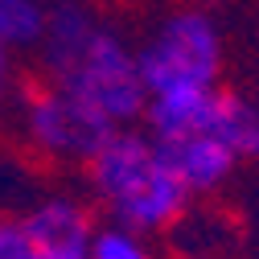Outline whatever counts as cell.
Returning <instances> with one entry per match:
<instances>
[{"instance_id": "cell-11", "label": "cell", "mask_w": 259, "mask_h": 259, "mask_svg": "<svg viewBox=\"0 0 259 259\" xmlns=\"http://www.w3.org/2000/svg\"><path fill=\"white\" fill-rule=\"evenodd\" d=\"M5 87H9V50L0 46V103H5Z\"/></svg>"}, {"instance_id": "cell-10", "label": "cell", "mask_w": 259, "mask_h": 259, "mask_svg": "<svg viewBox=\"0 0 259 259\" xmlns=\"http://www.w3.org/2000/svg\"><path fill=\"white\" fill-rule=\"evenodd\" d=\"M0 259H41L21 222H9V218L0 222Z\"/></svg>"}, {"instance_id": "cell-8", "label": "cell", "mask_w": 259, "mask_h": 259, "mask_svg": "<svg viewBox=\"0 0 259 259\" xmlns=\"http://www.w3.org/2000/svg\"><path fill=\"white\" fill-rule=\"evenodd\" d=\"M46 29V9L37 0H0V46H37Z\"/></svg>"}, {"instance_id": "cell-3", "label": "cell", "mask_w": 259, "mask_h": 259, "mask_svg": "<svg viewBox=\"0 0 259 259\" xmlns=\"http://www.w3.org/2000/svg\"><path fill=\"white\" fill-rule=\"evenodd\" d=\"M54 87L78 95L87 107H95L115 127L144 119V107H148V91H144V78L136 66V50L103 25L91 33V41L78 50V58L54 78Z\"/></svg>"}, {"instance_id": "cell-9", "label": "cell", "mask_w": 259, "mask_h": 259, "mask_svg": "<svg viewBox=\"0 0 259 259\" xmlns=\"http://www.w3.org/2000/svg\"><path fill=\"white\" fill-rule=\"evenodd\" d=\"M87 259H148L144 243L136 231H123V226H103L91 239V255Z\"/></svg>"}, {"instance_id": "cell-1", "label": "cell", "mask_w": 259, "mask_h": 259, "mask_svg": "<svg viewBox=\"0 0 259 259\" xmlns=\"http://www.w3.org/2000/svg\"><path fill=\"white\" fill-rule=\"evenodd\" d=\"M95 193L107 202L115 226L123 231H160L181 218L189 189L181 177L165 165L156 140L148 132H132V127H115L103 140V148L87 160Z\"/></svg>"}, {"instance_id": "cell-5", "label": "cell", "mask_w": 259, "mask_h": 259, "mask_svg": "<svg viewBox=\"0 0 259 259\" xmlns=\"http://www.w3.org/2000/svg\"><path fill=\"white\" fill-rule=\"evenodd\" d=\"M21 226L33 239L41 259H87L91 255V239H95L91 214L70 198H46L41 206H33L21 218Z\"/></svg>"}, {"instance_id": "cell-12", "label": "cell", "mask_w": 259, "mask_h": 259, "mask_svg": "<svg viewBox=\"0 0 259 259\" xmlns=\"http://www.w3.org/2000/svg\"><path fill=\"white\" fill-rule=\"evenodd\" d=\"M202 259H206V255H202Z\"/></svg>"}, {"instance_id": "cell-4", "label": "cell", "mask_w": 259, "mask_h": 259, "mask_svg": "<svg viewBox=\"0 0 259 259\" xmlns=\"http://www.w3.org/2000/svg\"><path fill=\"white\" fill-rule=\"evenodd\" d=\"M25 123H29L33 144L62 160H91L103 148V140L115 132L111 119H103L95 107H87L78 95L62 87L37 91L25 107Z\"/></svg>"}, {"instance_id": "cell-2", "label": "cell", "mask_w": 259, "mask_h": 259, "mask_svg": "<svg viewBox=\"0 0 259 259\" xmlns=\"http://www.w3.org/2000/svg\"><path fill=\"white\" fill-rule=\"evenodd\" d=\"M136 66H140L148 99L152 95H173V91L218 87V70H222L218 25L198 9L165 17L160 29L148 37V46L136 54Z\"/></svg>"}, {"instance_id": "cell-6", "label": "cell", "mask_w": 259, "mask_h": 259, "mask_svg": "<svg viewBox=\"0 0 259 259\" xmlns=\"http://www.w3.org/2000/svg\"><path fill=\"white\" fill-rule=\"evenodd\" d=\"M165 165L181 177V185L189 193L198 189H214L231 177V169L239 165V156L226 148L218 136L210 132H193V136H177V140H156Z\"/></svg>"}, {"instance_id": "cell-7", "label": "cell", "mask_w": 259, "mask_h": 259, "mask_svg": "<svg viewBox=\"0 0 259 259\" xmlns=\"http://www.w3.org/2000/svg\"><path fill=\"white\" fill-rule=\"evenodd\" d=\"M206 132L218 136L239 160H255L259 156V107L247 103L235 91H214V107H210Z\"/></svg>"}]
</instances>
